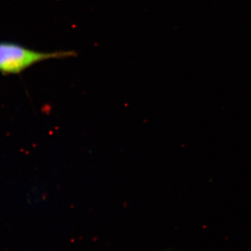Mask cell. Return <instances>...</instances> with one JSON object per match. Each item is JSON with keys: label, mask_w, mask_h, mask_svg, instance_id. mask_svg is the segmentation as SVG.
Returning a JSON list of instances; mask_svg holds the SVG:
<instances>
[{"label": "cell", "mask_w": 251, "mask_h": 251, "mask_svg": "<svg viewBox=\"0 0 251 251\" xmlns=\"http://www.w3.org/2000/svg\"><path fill=\"white\" fill-rule=\"evenodd\" d=\"M74 51L43 52L11 42L0 41V73L4 75L21 74L28 68L44 60L76 57Z\"/></svg>", "instance_id": "1"}]
</instances>
